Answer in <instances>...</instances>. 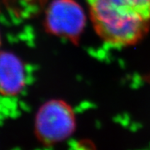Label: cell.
Returning <instances> with one entry per match:
<instances>
[{
    "instance_id": "6da1fadb",
    "label": "cell",
    "mask_w": 150,
    "mask_h": 150,
    "mask_svg": "<svg viewBox=\"0 0 150 150\" xmlns=\"http://www.w3.org/2000/svg\"><path fill=\"white\" fill-rule=\"evenodd\" d=\"M98 36L123 48L138 43L150 30V0H86Z\"/></svg>"
},
{
    "instance_id": "7a4b0ae2",
    "label": "cell",
    "mask_w": 150,
    "mask_h": 150,
    "mask_svg": "<svg viewBox=\"0 0 150 150\" xmlns=\"http://www.w3.org/2000/svg\"><path fill=\"white\" fill-rule=\"evenodd\" d=\"M76 127V117L71 105L62 99H51L38 109L33 134L41 145L53 147L69 139Z\"/></svg>"
},
{
    "instance_id": "3957f363",
    "label": "cell",
    "mask_w": 150,
    "mask_h": 150,
    "mask_svg": "<svg viewBox=\"0 0 150 150\" xmlns=\"http://www.w3.org/2000/svg\"><path fill=\"white\" fill-rule=\"evenodd\" d=\"M85 25V13L75 0H53L46 8L43 27L52 35L77 43Z\"/></svg>"
},
{
    "instance_id": "277c9868",
    "label": "cell",
    "mask_w": 150,
    "mask_h": 150,
    "mask_svg": "<svg viewBox=\"0 0 150 150\" xmlns=\"http://www.w3.org/2000/svg\"><path fill=\"white\" fill-rule=\"evenodd\" d=\"M25 69L16 54L0 52V94L13 97L19 94L25 86Z\"/></svg>"
},
{
    "instance_id": "5b68a950",
    "label": "cell",
    "mask_w": 150,
    "mask_h": 150,
    "mask_svg": "<svg viewBox=\"0 0 150 150\" xmlns=\"http://www.w3.org/2000/svg\"><path fill=\"white\" fill-rule=\"evenodd\" d=\"M0 44H1V38H0Z\"/></svg>"
}]
</instances>
